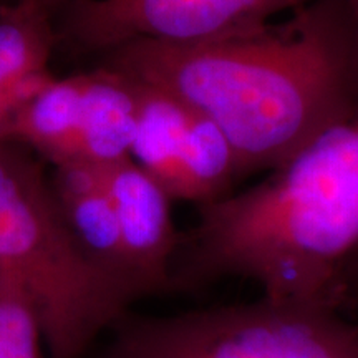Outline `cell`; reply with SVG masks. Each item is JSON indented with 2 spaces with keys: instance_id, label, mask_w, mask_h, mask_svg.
<instances>
[{
  "instance_id": "30bf717a",
  "label": "cell",
  "mask_w": 358,
  "mask_h": 358,
  "mask_svg": "<svg viewBox=\"0 0 358 358\" xmlns=\"http://www.w3.org/2000/svg\"><path fill=\"white\" fill-rule=\"evenodd\" d=\"M52 15L30 0L0 6V143L7 141L17 111L53 77Z\"/></svg>"
},
{
  "instance_id": "7a4b0ae2",
  "label": "cell",
  "mask_w": 358,
  "mask_h": 358,
  "mask_svg": "<svg viewBox=\"0 0 358 358\" xmlns=\"http://www.w3.org/2000/svg\"><path fill=\"white\" fill-rule=\"evenodd\" d=\"M358 250V115L325 129L239 194L199 206L174 282L237 277L262 297L338 307Z\"/></svg>"
},
{
  "instance_id": "5bb4252c",
  "label": "cell",
  "mask_w": 358,
  "mask_h": 358,
  "mask_svg": "<svg viewBox=\"0 0 358 358\" xmlns=\"http://www.w3.org/2000/svg\"><path fill=\"white\" fill-rule=\"evenodd\" d=\"M2 3H6V0H0V6H2Z\"/></svg>"
},
{
  "instance_id": "277c9868",
  "label": "cell",
  "mask_w": 358,
  "mask_h": 358,
  "mask_svg": "<svg viewBox=\"0 0 358 358\" xmlns=\"http://www.w3.org/2000/svg\"><path fill=\"white\" fill-rule=\"evenodd\" d=\"M100 358H358V324L329 303L277 301L133 317Z\"/></svg>"
},
{
  "instance_id": "9c48e42d",
  "label": "cell",
  "mask_w": 358,
  "mask_h": 358,
  "mask_svg": "<svg viewBox=\"0 0 358 358\" xmlns=\"http://www.w3.org/2000/svg\"><path fill=\"white\" fill-rule=\"evenodd\" d=\"M52 187L71 236L90 261L122 282L136 299L145 297L128 262L118 217L103 182L100 164H58Z\"/></svg>"
},
{
  "instance_id": "5b68a950",
  "label": "cell",
  "mask_w": 358,
  "mask_h": 358,
  "mask_svg": "<svg viewBox=\"0 0 358 358\" xmlns=\"http://www.w3.org/2000/svg\"><path fill=\"white\" fill-rule=\"evenodd\" d=\"M136 113V82L105 65L47 80L13 116L7 141L32 148L53 166H101L129 158Z\"/></svg>"
},
{
  "instance_id": "3957f363",
  "label": "cell",
  "mask_w": 358,
  "mask_h": 358,
  "mask_svg": "<svg viewBox=\"0 0 358 358\" xmlns=\"http://www.w3.org/2000/svg\"><path fill=\"white\" fill-rule=\"evenodd\" d=\"M0 267L34 299L52 358H82L138 301L80 249L52 181L15 141L0 143Z\"/></svg>"
},
{
  "instance_id": "8992f818",
  "label": "cell",
  "mask_w": 358,
  "mask_h": 358,
  "mask_svg": "<svg viewBox=\"0 0 358 358\" xmlns=\"http://www.w3.org/2000/svg\"><path fill=\"white\" fill-rule=\"evenodd\" d=\"M134 82L138 113L129 158L173 201L204 206L229 194L243 173L221 129L171 93Z\"/></svg>"
},
{
  "instance_id": "7c38bea8",
  "label": "cell",
  "mask_w": 358,
  "mask_h": 358,
  "mask_svg": "<svg viewBox=\"0 0 358 358\" xmlns=\"http://www.w3.org/2000/svg\"><path fill=\"white\" fill-rule=\"evenodd\" d=\"M30 2L38 3V6L48 8V10L53 13L55 10H58V8H64L65 10V8L70 7L75 0H30Z\"/></svg>"
},
{
  "instance_id": "52a82bcc",
  "label": "cell",
  "mask_w": 358,
  "mask_h": 358,
  "mask_svg": "<svg viewBox=\"0 0 358 358\" xmlns=\"http://www.w3.org/2000/svg\"><path fill=\"white\" fill-rule=\"evenodd\" d=\"M313 0H75L66 7V35L85 48L131 40L198 42L221 37Z\"/></svg>"
},
{
  "instance_id": "8fae6325",
  "label": "cell",
  "mask_w": 358,
  "mask_h": 358,
  "mask_svg": "<svg viewBox=\"0 0 358 358\" xmlns=\"http://www.w3.org/2000/svg\"><path fill=\"white\" fill-rule=\"evenodd\" d=\"M43 327L24 282L0 267V358H43Z\"/></svg>"
},
{
  "instance_id": "ba28073f",
  "label": "cell",
  "mask_w": 358,
  "mask_h": 358,
  "mask_svg": "<svg viewBox=\"0 0 358 358\" xmlns=\"http://www.w3.org/2000/svg\"><path fill=\"white\" fill-rule=\"evenodd\" d=\"M123 245L143 295L171 289L179 239L168 192L131 158L101 164Z\"/></svg>"
},
{
  "instance_id": "6da1fadb",
  "label": "cell",
  "mask_w": 358,
  "mask_h": 358,
  "mask_svg": "<svg viewBox=\"0 0 358 358\" xmlns=\"http://www.w3.org/2000/svg\"><path fill=\"white\" fill-rule=\"evenodd\" d=\"M106 65L211 120L243 176L277 168L358 115V37L343 0L198 42L131 40L108 50Z\"/></svg>"
},
{
  "instance_id": "4fadbf2b",
  "label": "cell",
  "mask_w": 358,
  "mask_h": 358,
  "mask_svg": "<svg viewBox=\"0 0 358 358\" xmlns=\"http://www.w3.org/2000/svg\"><path fill=\"white\" fill-rule=\"evenodd\" d=\"M343 3H345L347 12L348 15H350L353 29H355L358 37V0H343Z\"/></svg>"
}]
</instances>
